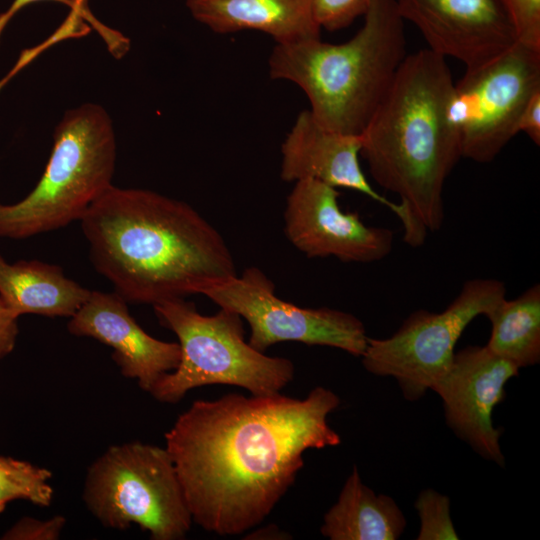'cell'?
Instances as JSON below:
<instances>
[{
  "label": "cell",
  "mask_w": 540,
  "mask_h": 540,
  "mask_svg": "<svg viewBox=\"0 0 540 540\" xmlns=\"http://www.w3.org/2000/svg\"><path fill=\"white\" fill-rule=\"evenodd\" d=\"M339 405L322 386L304 399L233 393L194 401L165 433L193 522L219 536L259 525L294 484L304 452L341 443L328 422Z\"/></svg>",
  "instance_id": "1"
},
{
  "label": "cell",
  "mask_w": 540,
  "mask_h": 540,
  "mask_svg": "<svg viewBox=\"0 0 540 540\" xmlns=\"http://www.w3.org/2000/svg\"><path fill=\"white\" fill-rule=\"evenodd\" d=\"M79 222L94 268L127 303L186 298L237 275L220 233L189 204L155 191L112 185Z\"/></svg>",
  "instance_id": "2"
},
{
  "label": "cell",
  "mask_w": 540,
  "mask_h": 540,
  "mask_svg": "<svg viewBox=\"0 0 540 540\" xmlns=\"http://www.w3.org/2000/svg\"><path fill=\"white\" fill-rule=\"evenodd\" d=\"M453 86L442 56L428 48L406 55L360 134L372 178L400 198L403 239L411 247L441 228L444 184L461 158L449 116Z\"/></svg>",
  "instance_id": "3"
},
{
  "label": "cell",
  "mask_w": 540,
  "mask_h": 540,
  "mask_svg": "<svg viewBox=\"0 0 540 540\" xmlns=\"http://www.w3.org/2000/svg\"><path fill=\"white\" fill-rule=\"evenodd\" d=\"M405 57L404 20L396 0H372L363 26L348 41L276 44L268 64L272 79L304 91L322 126L360 135Z\"/></svg>",
  "instance_id": "4"
},
{
  "label": "cell",
  "mask_w": 540,
  "mask_h": 540,
  "mask_svg": "<svg viewBox=\"0 0 540 540\" xmlns=\"http://www.w3.org/2000/svg\"><path fill=\"white\" fill-rule=\"evenodd\" d=\"M116 154L112 121L102 106L68 110L55 128L36 186L16 203L0 202V237L25 239L80 221L113 185Z\"/></svg>",
  "instance_id": "5"
},
{
  "label": "cell",
  "mask_w": 540,
  "mask_h": 540,
  "mask_svg": "<svg viewBox=\"0 0 540 540\" xmlns=\"http://www.w3.org/2000/svg\"><path fill=\"white\" fill-rule=\"evenodd\" d=\"M162 326L174 332L181 349L176 369L163 375L149 392L165 403L179 402L191 389L206 385H233L252 395L280 393L294 378V364L271 357L244 339L242 318L220 308L202 315L185 298L153 305Z\"/></svg>",
  "instance_id": "6"
},
{
  "label": "cell",
  "mask_w": 540,
  "mask_h": 540,
  "mask_svg": "<svg viewBox=\"0 0 540 540\" xmlns=\"http://www.w3.org/2000/svg\"><path fill=\"white\" fill-rule=\"evenodd\" d=\"M82 498L104 527L136 524L153 540L184 539L193 523L167 449L140 441L110 446L98 456L87 470Z\"/></svg>",
  "instance_id": "7"
},
{
  "label": "cell",
  "mask_w": 540,
  "mask_h": 540,
  "mask_svg": "<svg viewBox=\"0 0 540 540\" xmlns=\"http://www.w3.org/2000/svg\"><path fill=\"white\" fill-rule=\"evenodd\" d=\"M505 298L500 280H467L443 311H414L391 336L368 337L362 364L374 375L393 377L404 398L417 401L448 371L455 345L469 323L487 316Z\"/></svg>",
  "instance_id": "8"
},
{
  "label": "cell",
  "mask_w": 540,
  "mask_h": 540,
  "mask_svg": "<svg viewBox=\"0 0 540 540\" xmlns=\"http://www.w3.org/2000/svg\"><path fill=\"white\" fill-rule=\"evenodd\" d=\"M538 91L540 48L522 42L481 67L465 70L449 101L461 157L492 161L518 133L520 115Z\"/></svg>",
  "instance_id": "9"
},
{
  "label": "cell",
  "mask_w": 540,
  "mask_h": 540,
  "mask_svg": "<svg viewBox=\"0 0 540 540\" xmlns=\"http://www.w3.org/2000/svg\"><path fill=\"white\" fill-rule=\"evenodd\" d=\"M198 294L237 313L250 326L248 343L260 352L281 342L329 346L361 357L368 336L362 321L331 308H303L275 295V285L257 267L240 276L210 282Z\"/></svg>",
  "instance_id": "10"
},
{
  "label": "cell",
  "mask_w": 540,
  "mask_h": 540,
  "mask_svg": "<svg viewBox=\"0 0 540 540\" xmlns=\"http://www.w3.org/2000/svg\"><path fill=\"white\" fill-rule=\"evenodd\" d=\"M294 183L286 199L284 232L304 255L371 263L391 252L393 232L388 228L367 226L358 213L342 211L336 188L313 179Z\"/></svg>",
  "instance_id": "11"
},
{
  "label": "cell",
  "mask_w": 540,
  "mask_h": 540,
  "mask_svg": "<svg viewBox=\"0 0 540 540\" xmlns=\"http://www.w3.org/2000/svg\"><path fill=\"white\" fill-rule=\"evenodd\" d=\"M396 5L428 49L460 61L466 70L489 63L518 42L501 0H396Z\"/></svg>",
  "instance_id": "12"
},
{
  "label": "cell",
  "mask_w": 540,
  "mask_h": 540,
  "mask_svg": "<svg viewBox=\"0 0 540 540\" xmlns=\"http://www.w3.org/2000/svg\"><path fill=\"white\" fill-rule=\"evenodd\" d=\"M519 368L486 346L455 352L450 368L431 388L443 401L452 431L481 457L503 466L505 458L492 422V412L505 398L506 383Z\"/></svg>",
  "instance_id": "13"
},
{
  "label": "cell",
  "mask_w": 540,
  "mask_h": 540,
  "mask_svg": "<svg viewBox=\"0 0 540 540\" xmlns=\"http://www.w3.org/2000/svg\"><path fill=\"white\" fill-rule=\"evenodd\" d=\"M128 303L116 292L91 291L87 300L70 317L67 330L90 337L113 349L112 359L121 374L137 380L150 392L158 380L179 364V343L158 340L131 316Z\"/></svg>",
  "instance_id": "14"
},
{
  "label": "cell",
  "mask_w": 540,
  "mask_h": 540,
  "mask_svg": "<svg viewBox=\"0 0 540 540\" xmlns=\"http://www.w3.org/2000/svg\"><path fill=\"white\" fill-rule=\"evenodd\" d=\"M360 151V135L325 128L309 110H304L282 143L280 176L286 182L313 179L363 193L393 211L404 226L406 214L402 206L386 199L368 182L360 166Z\"/></svg>",
  "instance_id": "15"
},
{
  "label": "cell",
  "mask_w": 540,
  "mask_h": 540,
  "mask_svg": "<svg viewBox=\"0 0 540 540\" xmlns=\"http://www.w3.org/2000/svg\"><path fill=\"white\" fill-rule=\"evenodd\" d=\"M192 17L216 33L255 30L276 44L321 38L311 0H186Z\"/></svg>",
  "instance_id": "16"
},
{
  "label": "cell",
  "mask_w": 540,
  "mask_h": 540,
  "mask_svg": "<svg viewBox=\"0 0 540 540\" xmlns=\"http://www.w3.org/2000/svg\"><path fill=\"white\" fill-rule=\"evenodd\" d=\"M91 290L65 276L55 264L39 260L8 262L0 253V300L18 317L73 316Z\"/></svg>",
  "instance_id": "17"
},
{
  "label": "cell",
  "mask_w": 540,
  "mask_h": 540,
  "mask_svg": "<svg viewBox=\"0 0 540 540\" xmlns=\"http://www.w3.org/2000/svg\"><path fill=\"white\" fill-rule=\"evenodd\" d=\"M405 527L395 500L365 485L354 466L336 503L325 513L320 532L330 540H396Z\"/></svg>",
  "instance_id": "18"
},
{
  "label": "cell",
  "mask_w": 540,
  "mask_h": 540,
  "mask_svg": "<svg viewBox=\"0 0 540 540\" xmlns=\"http://www.w3.org/2000/svg\"><path fill=\"white\" fill-rule=\"evenodd\" d=\"M492 325L485 345L519 369L540 361V285L513 300L503 299L487 316Z\"/></svg>",
  "instance_id": "19"
},
{
  "label": "cell",
  "mask_w": 540,
  "mask_h": 540,
  "mask_svg": "<svg viewBox=\"0 0 540 540\" xmlns=\"http://www.w3.org/2000/svg\"><path fill=\"white\" fill-rule=\"evenodd\" d=\"M51 478L52 473L46 468L0 455V513L16 499L49 506L54 495Z\"/></svg>",
  "instance_id": "20"
},
{
  "label": "cell",
  "mask_w": 540,
  "mask_h": 540,
  "mask_svg": "<svg viewBox=\"0 0 540 540\" xmlns=\"http://www.w3.org/2000/svg\"><path fill=\"white\" fill-rule=\"evenodd\" d=\"M415 508L420 518L418 540L459 539L450 515V499L433 489L420 492Z\"/></svg>",
  "instance_id": "21"
},
{
  "label": "cell",
  "mask_w": 540,
  "mask_h": 540,
  "mask_svg": "<svg viewBox=\"0 0 540 540\" xmlns=\"http://www.w3.org/2000/svg\"><path fill=\"white\" fill-rule=\"evenodd\" d=\"M372 0H311L312 16L320 29L337 31L364 16Z\"/></svg>",
  "instance_id": "22"
},
{
  "label": "cell",
  "mask_w": 540,
  "mask_h": 540,
  "mask_svg": "<svg viewBox=\"0 0 540 540\" xmlns=\"http://www.w3.org/2000/svg\"><path fill=\"white\" fill-rule=\"evenodd\" d=\"M515 26L518 42L540 48V0H501Z\"/></svg>",
  "instance_id": "23"
},
{
  "label": "cell",
  "mask_w": 540,
  "mask_h": 540,
  "mask_svg": "<svg viewBox=\"0 0 540 540\" xmlns=\"http://www.w3.org/2000/svg\"><path fill=\"white\" fill-rule=\"evenodd\" d=\"M66 519L56 515L46 520L24 517L3 535L5 540H56L60 537Z\"/></svg>",
  "instance_id": "24"
},
{
  "label": "cell",
  "mask_w": 540,
  "mask_h": 540,
  "mask_svg": "<svg viewBox=\"0 0 540 540\" xmlns=\"http://www.w3.org/2000/svg\"><path fill=\"white\" fill-rule=\"evenodd\" d=\"M517 130L524 132L536 144H540V91L536 92L524 107L517 123Z\"/></svg>",
  "instance_id": "25"
},
{
  "label": "cell",
  "mask_w": 540,
  "mask_h": 540,
  "mask_svg": "<svg viewBox=\"0 0 540 540\" xmlns=\"http://www.w3.org/2000/svg\"><path fill=\"white\" fill-rule=\"evenodd\" d=\"M18 316L0 300V359L10 354L18 336Z\"/></svg>",
  "instance_id": "26"
},
{
  "label": "cell",
  "mask_w": 540,
  "mask_h": 540,
  "mask_svg": "<svg viewBox=\"0 0 540 540\" xmlns=\"http://www.w3.org/2000/svg\"><path fill=\"white\" fill-rule=\"evenodd\" d=\"M42 1H53L70 7L72 10L84 5L83 0H13L10 6L2 13H0V39L1 36L13 19V17L28 5Z\"/></svg>",
  "instance_id": "27"
},
{
  "label": "cell",
  "mask_w": 540,
  "mask_h": 540,
  "mask_svg": "<svg viewBox=\"0 0 540 540\" xmlns=\"http://www.w3.org/2000/svg\"><path fill=\"white\" fill-rule=\"evenodd\" d=\"M43 47H45V44L21 52L14 66L0 79V91L42 51Z\"/></svg>",
  "instance_id": "28"
}]
</instances>
